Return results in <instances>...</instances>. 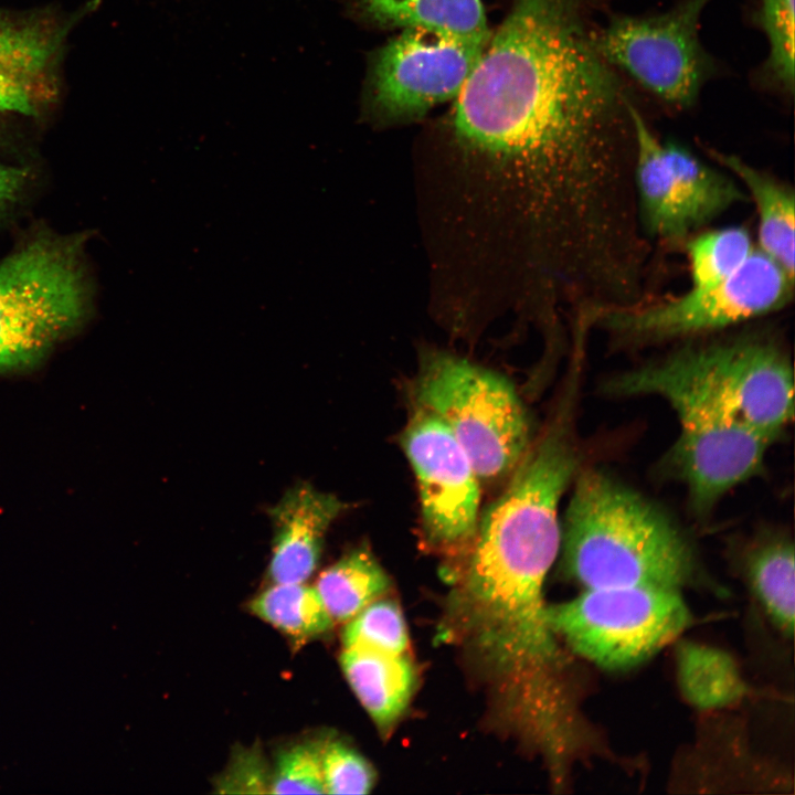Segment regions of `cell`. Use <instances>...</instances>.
Segmentation results:
<instances>
[{
    "mask_svg": "<svg viewBox=\"0 0 795 795\" xmlns=\"http://www.w3.org/2000/svg\"><path fill=\"white\" fill-rule=\"evenodd\" d=\"M605 0H512L422 169L448 226L537 258L604 250L636 223L634 105L601 54Z\"/></svg>",
    "mask_w": 795,
    "mask_h": 795,
    "instance_id": "1",
    "label": "cell"
},
{
    "mask_svg": "<svg viewBox=\"0 0 795 795\" xmlns=\"http://www.w3.org/2000/svg\"><path fill=\"white\" fill-rule=\"evenodd\" d=\"M561 521V565L585 589L678 590L693 579L696 555L659 505L610 474L580 469Z\"/></svg>",
    "mask_w": 795,
    "mask_h": 795,
    "instance_id": "2",
    "label": "cell"
},
{
    "mask_svg": "<svg viewBox=\"0 0 795 795\" xmlns=\"http://www.w3.org/2000/svg\"><path fill=\"white\" fill-rule=\"evenodd\" d=\"M602 391L717 409L774 441L794 416L792 362L780 344L760 336L683 346L611 377Z\"/></svg>",
    "mask_w": 795,
    "mask_h": 795,
    "instance_id": "3",
    "label": "cell"
},
{
    "mask_svg": "<svg viewBox=\"0 0 795 795\" xmlns=\"http://www.w3.org/2000/svg\"><path fill=\"white\" fill-rule=\"evenodd\" d=\"M83 239L40 236L0 262V373L36 368L82 326L89 290Z\"/></svg>",
    "mask_w": 795,
    "mask_h": 795,
    "instance_id": "4",
    "label": "cell"
},
{
    "mask_svg": "<svg viewBox=\"0 0 795 795\" xmlns=\"http://www.w3.org/2000/svg\"><path fill=\"white\" fill-rule=\"evenodd\" d=\"M412 391L415 406L453 433L480 483L509 477L531 444L522 401L494 370L444 350H424Z\"/></svg>",
    "mask_w": 795,
    "mask_h": 795,
    "instance_id": "5",
    "label": "cell"
},
{
    "mask_svg": "<svg viewBox=\"0 0 795 795\" xmlns=\"http://www.w3.org/2000/svg\"><path fill=\"white\" fill-rule=\"evenodd\" d=\"M680 591L656 586L593 587L548 606L556 637L610 670L635 667L675 640L691 615Z\"/></svg>",
    "mask_w": 795,
    "mask_h": 795,
    "instance_id": "6",
    "label": "cell"
},
{
    "mask_svg": "<svg viewBox=\"0 0 795 795\" xmlns=\"http://www.w3.org/2000/svg\"><path fill=\"white\" fill-rule=\"evenodd\" d=\"M793 290L794 277L755 248L738 272L718 284L690 287L666 300L597 309L589 325L634 343L692 337L778 310L792 299Z\"/></svg>",
    "mask_w": 795,
    "mask_h": 795,
    "instance_id": "7",
    "label": "cell"
},
{
    "mask_svg": "<svg viewBox=\"0 0 795 795\" xmlns=\"http://www.w3.org/2000/svg\"><path fill=\"white\" fill-rule=\"evenodd\" d=\"M713 0H679L650 15L611 14L601 23L596 46L621 74L678 108H689L717 66L703 47L699 24Z\"/></svg>",
    "mask_w": 795,
    "mask_h": 795,
    "instance_id": "8",
    "label": "cell"
},
{
    "mask_svg": "<svg viewBox=\"0 0 795 795\" xmlns=\"http://www.w3.org/2000/svg\"><path fill=\"white\" fill-rule=\"evenodd\" d=\"M401 445L416 478L426 542L464 555L476 534L480 505V480L469 457L437 416L417 406Z\"/></svg>",
    "mask_w": 795,
    "mask_h": 795,
    "instance_id": "9",
    "label": "cell"
},
{
    "mask_svg": "<svg viewBox=\"0 0 795 795\" xmlns=\"http://www.w3.org/2000/svg\"><path fill=\"white\" fill-rule=\"evenodd\" d=\"M488 39L403 29L375 56L371 72L373 109L385 118L402 119L455 99Z\"/></svg>",
    "mask_w": 795,
    "mask_h": 795,
    "instance_id": "10",
    "label": "cell"
},
{
    "mask_svg": "<svg viewBox=\"0 0 795 795\" xmlns=\"http://www.w3.org/2000/svg\"><path fill=\"white\" fill-rule=\"evenodd\" d=\"M675 413L679 434L664 468L686 487L696 516L706 518L724 495L761 474L775 441L722 415L697 410Z\"/></svg>",
    "mask_w": 795,
    "mask_h": 795,
    "instance_id": "11",
    "label": "cell"
},
{
    "mask_svg": "<svg viewBox=\"0 0 795 795\" xmlns=\"http://www.w3.org/2000/svg\"><path fill=\"white\" fill-rule=\"evenodd\" d=\"M68 26L43 14L0 11V113L35 116L56 97Z\"/></svg>",
    "mask_w": 795,
    "mask_h": 795,
    "instance_id": "12",
    "label": "cell"
},
{
    "mask_svg": "<svg viewBox=\"0 0 795 795\" xmlns=\"http://www.w3.org/2000/svg\"><path fill=\"white\" fill-rule=\"evenodd\" d=\"M346 505L336 496L299 483L269 510L273 524L267 574L272 583H304L315 572L324 539Z\"/></svg>",
    "mask_w": 795,
    "mask_h": 795,
    "instance_id": "13",
    "label": "cell"
},
{
    "mask_svg": "<svg viewBox=\"0 0 795 795\" xmlns=\"http://www.w3.org/2000/svg\"><path fill=\"white\" fill-rule=\"evenodd\" d=\"M635 153L633 187L637 218L647 240L686 241L691 231L681 210L662 141L653 132L639 108L632 110Z\"/></svg>",
    "mask_w": 795,
    "mask_h": 795,
    "instance_id": "14",
    "label": "cell"
},
{
    "mask_svg": "<svg viewBox=\"0 0 795 795\" xmlns=\"http://www.w3.org/2000/svg\"><path fill=\"white\" fill-rule=\"evenodd\" d=\"M340 665L352 691L382 734L404 714L416 686V670L403 654L343 647Z\"/></svg>",
    "mask_w": 795,
    "mask_h": 795,
    "instance_id": "15",
    "label": "cell"
},
{
    "mask_svg": "<svg viewBox=\"0 0 795 795\" xmlns=\"http://www.w3.org/2000/svg\"><path fill=\"white\" fill-rule=\"evenodd\" d=\"M710 155L736 177L750 194L759 215V250L794 277L795 195L767 172L740 157L711 149Z\"/></svg>",
    "mask_w": 795,
    "mask_h": 795,
    "instance_id": "16",
    "label": "cell"
},
{
    "mask_svg": "<svg viewBox=\"0 0 795 795\" xmlns=\"http://www.w3.org/2000/svg\"><path fill=\"white\" fill-rule=\"evenodd\" d=\"M676 193L690 231L704 226L729 208L748 200L728 174L708 166L683 146L662 142Z\"/></svg>",
    "mask_w": 795,
    "mask_h": 795,
    "instance_id": "17",
    "label": "cell"
},
{
    "mask_svg": "<svg viewBox=\"0 0 795 795\" xmlns=\"http://www.w3.org/2000/svg\"><path fill=\"white\" fill-rule=\"evenodd\" d=\"M372 21L486 40L490 35L480 0H357Z\"/></svg>",
    "mask_w": 795,
    "mask_h": 795,
    "instance_id": "18",
    "label": "cell"
},
{
    "mask_svg": "<svg viewBox=\"0 0 795 795\" xmlns=\"http://www.w3.org/2000/svg\"><path fill=\"white\" fill-rule=\"evenodd\" d=\"M676 671L682 696L702 710L731 706L748 691L734 659L712 646L680 643L676 650Z\"/></svg>",
    "mask_w": 795,
    "mask_h": 795,
    "instance_id": "19",
    "label": "cell"
},
{
    "mask_svg": "<svg viewBox=\"0 0 795 795\" xmlns=\"http://www.w3.org/2000/svg\"><path fill=\"white\" fill-rule=\"evenodd\" d=\"M794 544L785 533L759 539L748 554L746 573L753 592L770 618L787 636L794 632Z\"/></svg>",
    "mask_w": 795,
    "mask_h": 795,
    "instance_id": "20",
    "label": "cell"
},
{
    "mask_svg": "<svg viewBox=\"0 0 795 795\" xmlns=\"http://www.w3.org/2000/svg\"><path fill=\"white\" fill-rule=\"evenodd\" d=\"M390 586L386 572L364 545L344 553L320 573L315 585L335 623L348 622L383 597Z\"/></svg>",
    "mask_w": 795,
    "mask_h": 795,
    "instance_id": "21",
    "label": "cell"
},
{
    "mask_svg": "<svg viewBox=\"0 0 795 795\" xmlns=\"http://www.w3.org/2000/svg\"><path fill=\"white\" fill-rule=\"evenodd\" d=\"M250 611L296 640L328 633L335 622L315 585L273 583L250 603Z\"/></svg>",
    "mask_w": 795,
    "mask_h": 795,
    "instance_id": "22",
    "label": "cell"
},
{
    "mask_svg": "<svg viewBox=\"0 0 795 795\" xmlns=\"http://www.w3.org/2000/svg\"><path fill=\"white\" fill-rule=\"evenodd\" d=\"M685 242L691 287H707L729 278L755 250L749 231L735 225L707 231Z\"/></svg>",
    "mask_w": 795,
    "mask_h": 795,
    "instance_id": "23",
    "label": "cell"
},
{
    "mask_svg": "<svg viewBox=\"0 0 795 795\" xmlns=\"http://www.w3.org/2000/svg\"><path fill=\"white\" fill-rule=\"evenodd\" d=\"M756 22L768 52L763 74L783 94L794 93V0H759Z\"/></svg>",
    "mask_w": 795,
    "mask_h": 795,
    "instance_id": "24",
    "label": "cell"
},
{
    "mask_svg": "<svg viewBox=\"0 0 795 795\" xmlns=\"http://www.w3.org/2000/svg\"><path fill=\"white\" fill-rule=\"evenodd\" d=\"M342 630L343 647H361L391 654H403L409 647V634L399 604L380 597L351 619Z\"/></svg>",
    "mask_w": 795,
    "mask_h": 795,
    "instance_id": "25",
    "label": "cell"
},
{
    "mask_svg": "<svg viewBox=\"0 0 795 795\" xmlns=\"http://www.w3.org/2000/svg\"><path fill=\"white\" fill-rule=\"evenodd\" d=\"M324 741L310 740L280 751L269 778L271 794H326L322 775Z\"/></svg>",
    "mask_w": 795,
    "mask_h": 795,
    "instance_id": "26",
    "label": "cell"
},
{
    "mask_svg": "<svg viewBox=\"0 0 795 795\" xmlns=\"http://www.w3.org/2000/svg\"><path fill=\"white\" fill-rule=\"evenodd\" d=\"M322 775L328 794H368L375 782L372 765L339 740L324 741Z\"/></svg>",
    "mask_w": 795,
    "mask_h": 795,
    "instance_id": "27",
    "label": "cell"
},
{
    "mask_svg": "<svg viewBox=\"0 0 795 795\" xmlns=\"http://www.w3.org/2000/svg\"><path fill=\"white\" fill-rule=\"evenodd\" d=\"M225 777V782H221L220 785L227 787V789L236 786H258L263 788L267 787L269 793L271 776L266 775L262 760L256 753L237 757L234 766L227 772Z\"/></svg>",
    "mask_w": 795,
    "mask_h": 795,
    "instance_id": "28",
    "label": "cell"
},
{
    "mask_svg": "<svg viewBox=\"0 0 795 795\" xmlns=\"http://www.w3.org/2000/svg\"><path fill=\"white\" fill-rule=\"evenodd\" d=\"M26 179V170L0 163V213L17 200Z\"/></svg>",
    "mask_w": 795,
    "mask_h": 795,
    "instance_id": "29",
    "label": "cell"
}]
</instances>
